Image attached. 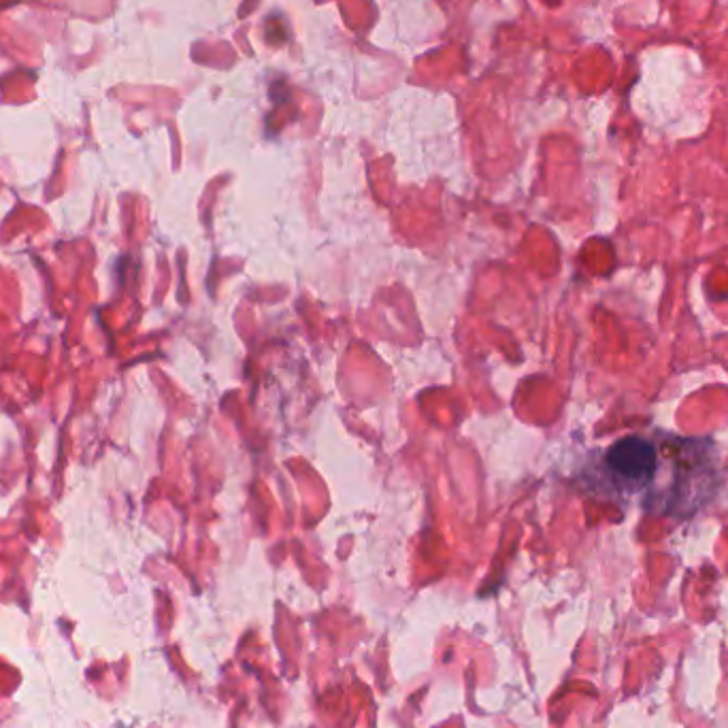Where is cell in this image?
I'll return each mask as SVG.
<instances>
[{"mask_svg":"<svg viewBox=\"0 0 728 728\" xmlns=\"http://www.w3.org/2000/svg\"><path fill=\"white\" fill-rule=\"evenodd\" d=\"M605 465L624 490L639 492L656 477L658 454L648 439L624 437L611 445Z\"/></svg>","mask_w":728,"mask_h":728,"instance_id":"1","label":"cell"}]
</instances>
